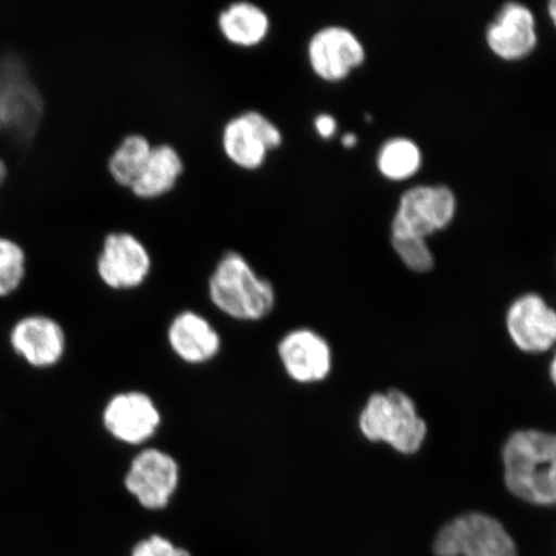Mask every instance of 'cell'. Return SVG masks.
Wrapping results in <instances>:
<instances>
[{"instance_id":"cell-1","label":"cell","mask_w":556,"mask_h":556,"mask_svg":"<svg viewBox=\"0 0 556 556\" xmlns=\"http://www.w3.org/2000/svg\"><path fill=\"white\" fill-rule=\"evenodd\" d=\"M504 482L520 502L556 506V433L521 429L502 451Z\"/></svg>"},{"instance_id":"cell-2","label":"cell","mask_w":556,"mask_h":556,"mask_svg":"<svg viewBox=\"0 0 556 556\" xmlns=\"http://www.w3.org/2000/svg\"><path fill=\"white\" fill-rule=\"evenodd\" d=\"M367 441L384 443L402 455H414L427 441L428 426L416 403L400 389L370 395L358 417Z\"/></svg>"},{"instance_id":"cell-3","label":"cell","mask_w":556,"mask_h":556,"mask_svg":"<svg viewBox=\"0 0 556 556\" xmlns=\"http://www.w3.org/2000/svg\"><path fill=\"white\" fill-rule=\"evenodd\" d=\"M208 295L220 312L239 321H260L275 308L276 293L239 253L220 260L208 280Z\"/></svg>"},{"instance_id":"cell-4","label":"cell","mask_w":556,"mask_h":556,"mask_svg":"<svg viewBox=\"0 0 556 556\" xmlns=\"http://www.w3.org/2000/svg\"><path fill=\"white\" fill-rule=\"evenodd\" d=\"M437 556H519L502 521L481 511L464 513L437 533Z\"/></svg>"},{"instance_id":"cell-5","label":"cell","mask_w":556,"mask_h":556,"mask_svg":"<svg viewBox=\"0 0 556 556\" xmlns=\"http://www.w3.org/2000/svg\"><path fill=\"white\" fill-rule=\"evenodd\" d=\"M43 100L23 60L9 53L0 59V134L24 141L37 129Z\"/></svg>"},{"instance_id":"cell-6","label":"cell","mask_w":556,"mask_h":556,"mask_svg":"<svg viewBox=\"0 0 556 556\" xmlns=\"http://www.w3.org/2000/svg\"><path fill=\"white\" fill-rule=\"evenodd\" d=\"M456 197L447 186H417L402 194L392 236L427 239L446 228L456 214Z\"/></svg>"},{"instance_id":"cell-7","label":"cell","mask_w":556,"mask_h":556,"mask_svg":"<svg viewBox=\"0 0 556 556\" xmlns=\"http://www.w3.org/2000/svg\"><path fill=\"white\" fill-rule=\"evenodd\" d=\"M176 458L157 448L139 452L125 476V489L144 509H165L176 495L179 484Z\"/></svg>"},{"instance_id":"cell-8","label":"cell","mask_w":556,"mask_h":556,"mask_svg":"<svg viewBox=\"0 0 556 556\" xmlns=\"http://www.w3.org/2000/svg\"><path fill=\"white\" fill-rule=\"evenodd\" d=\"M222 143L235 165L255 170L266 162L269 151L280 148L282 135L266 116L248 111L227 123Z\"/></svg>"},{"instance_id":"cell-9","label":"cell","mask_w":556,"mask_h":556,"mask_svg":"<svg viewBox=\"0 0 556 556\" xmlns=\"http://www.w3.org/2000/svg\"><path fill=\"white\" fill-rule=\"evenodd\" d=\"M506 330L519 351L540 354L556 344V311L536 293L521 295L506 312Z\"/></svg>"},{"instance_id":"cell-10","label":"cell","mask_w":556,"mask_h":556,"mask_svg":"<svg viewBox=\"0 0 556 556\" xmlns=\"http://www.w3.org/2000/svg\"><path fill=\"white\" fill-rule=\"evenodd\" d=\"M366 52L361 40L342 26L325 27L313 35L308 46L309 64L319 79L344 80L364 64Z\"/></svg>"},{"instance_id":"cell-11","label":"cell","mask_w":556,"mask_h":556,"mask_svg":"<svg viewBox=\"0 0 556 556\" xmlns=\"http://www.w3.org/2000/svg\"><path fill=\"white\" fill-rule=\"evenodd\" d=\"M162 424L155 402L142 392L114 395L104 407L103 426L116 441L142 444L151 440Z\"/></svg>"},{"instance_id":"cell-12","label":"cell","mask_w":556,"mask_h":556,"mask_svg":"<svg viewBox=\"0 0 556 556\" xmlns=\"http://www.w3.org/2000/svg\"><path fill=\"white\" fill-rule=\"evenodd\" d=\"M278 357L289 377L301 384L328 379L332 368L328 340L309 329L287 333L278 344Z\"/></svg>"},{"instance_id":"cell-13","label":"cell","mask_w":556,"mask_h":556,"mask_svg":"<svg viewBox=\"0 0 556 556\" xmlns=\"http://www.w3.org/2000/svg\"><path fill=\"white\" fill-rule=\"evenodd\" d=\"M151 270V258L143 243L130 233H111L104 240L99 260L102 281L113 289L141 287Z\"/></svg>"},{"instance_id":"cell-14","label":"cell","mask_w":556,"mask_h":556,"mask_svg":"<svg viewBox=\"0 0 556 556\" xmlns=\"http://www.w3.org/2000/svg\"><path fill=\"white\" fill-rule=\"evenodd\" d=\"M485 40L497 58L523 60L538 46L536 18L525 4L506 3L486 29Z\"/></svg>"},{"instance_id":"cell-15","label":"cell","mask_w":556,"mask_h":556,"mask_svg":"<svg viewBox=\"0 0 556 556\" xmlns=\"http://www.w3.org/2000/svg\"><path fill=\"white\" fill-rule=\"evenodd\" d=\"M12 346L35 367L58 364L65 352V333L51 318L33 316L21 319L13 328Z\"/></svg>"},{"instance_id":"cell-16","label":"cell","mask_w":556,"mask_h":556,"mask_svg":"<svg viewBox=\"0 0 556 556\" xmlns=\"http://www.w3.org/2000/svg\"><path fill=\"white\" fill-rule=\"evenodd\" d=\"M169 345L187 364L212 361L220 351V337L211 323L198 313L187 311L173 319L168 330Z\"/></svg>"},{"instance_id":"cell-17","label":"cell","mask_w":556,"mask_h":556,"mask_svg":"<svg viewBox=\"0 0 556 556\" xmlns=\"http://www.w3.org/2000/svg\"><path fill=\"white\" fill-rule=\"evenodd\" d=\"M182 173L184 162L176 149L169 144L156 146L152 148L148 163L131 191L141 199L163 197L176 187Z\"/></svg>"},{"instance_id":"cell-18","label":"cell","mask_w":556,"mask_h":556,"mask_svg":"<svg viewBox=\"0 0 556 556\" xmlns=\"http://www.w3.org/2000/svg\"><path fill=\"white\" fill-rule=\"evenodd\" d=\"M218 25L229 43L245 48L261 45L269 31L267 13L248 2L229 5L220 13Z\"/></svg>"},{"instance_id":"cell-19","label":"cell","mask_w":556,"mask_h":556,"mask_svg":"<svg viewBox=\"0 0 556 556\" xmlns=\"http://www.w3.org/2000/svg\"><path fill=\"white\" fill-rule=\"evenodd\" d=\"M422 155L408 138H393L381 146L378 154V169L382 177L391 180H405L415 176L421 168Z\"/></svg>"},{"instance_id":"cell-20","label":"cell","mask_w":556,"mask_h":556,"mask_svg":"<svg viewBox=\"0 0 556 556\" xmlns=\"http://www.w3.org/2000/svg\"><path fill=\"white\" fill-rule=\"evenodd\" d=\"M152 146L143 136L131 135L124 139L111 156V176L124 187H134L150 157Z\"/></svg>"},{"instance_id":"cell-21","label":"cell","mask_w":556,"mask_h":556,"mask_svg":"<svg viewBox=\"0 0 556 556\" xmlns=\"http://www.w3.org/2000/svg\"><path fill=\"white\" fill-rule=\"evenodd\" d=\"M392 247L402 263L413 273L428 274L434 268V255L430 252L427 239L392 236Z\"/></svg>"},{"instance_id":"cell-22","label":"cell","mask_w":556,"mask_h":556,"mask_svg":"<svg viewBox=\"0 0 556 556\" xmlns=\"http://www.w3.org/2000/svg\"><path fill=\"white\" fill-rule=\"evenodd\" d=\"M25 255L17 243L0 239V295L17 289L25 273Z\"/></svg>"},{"instance_id":"cell-23","label":"cell","mask_w":556,"mask_h":556,"mask_svg":"<svg viewBox=\"0 0 556 556\" xmlns=\"http://www.w3.org/2000/svg\"><path fill=\"white\" fill-rule=\"evenodd\" d=\"M130 556H192L189 551L173 544L160 534L143 539L131 548Z\"/></svg>"},{"instance_id":"cell-24","label":"cell","mask_w":556,"mask_h":556,"mask_svg":"<svg viewBox=\"0 0 556 556\" xmlns=\"http://www.w3.org/2000/svg\"><path fill=\"white\" fill-rule=\"evenodd\" d=\"M315 128L323 138H331L337 131V122L329 114H321L316 117Z\"/></svg>"},{"instance_id":"cell-25","label":"cell","mask_w":556,"mask_h":556,"mask_svg":"<svg viewBox=\"0 0 556 556\" xmlns=\"http://www.w3.org/2000/svg\"><path fill=\"white\" fill-rule=\"evenodd\" d=\"M342 142L344 144V148L351 149L353 146H356L357 143V137L353 134H348L343 137Z\"/></svg>"},{"instance_id":"cell-26","label":"cell","mask_w":556,"mask_h":556,"mask_svg":"<svg viewBox=\"0 0 556 556\" xmlns=\"http://www.w3.org/2000/svg\"><path fill=\"white\" fill-rule=\"evenodd\" d=\"M548 375H551V380L556 388V352L552 358L551 366H548Z\"/></svg>"},{"instance_id":"cell-27","label":"cell","mask_w":556,"mask_h":556,"mask_svg":"<svg viewBox=\"0 0 556 556\" xmlns=\"http://www.w3.org/2000/svg\"><path fill=\"white\" fill-rule=\"evenodd\" d=\"M548 16H551L553 24L556 27V0L548 3Z\"/></svg>"},{"instance_id":"cell-28","label":"cell","mask_w":556,"mask_h":556,"mask_svg":"<svg viewBox=\"0 0 556 556\" xmlns=\"http://www.w3.org/2000/svg\"><path fill=\"white\" fill-rule=\"evenodd\" d=\"M5 173H7L5 165L2 162V160H0V184L3 182V179L5 178Z\"/></svg>"}]
</instances>
